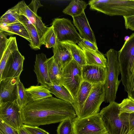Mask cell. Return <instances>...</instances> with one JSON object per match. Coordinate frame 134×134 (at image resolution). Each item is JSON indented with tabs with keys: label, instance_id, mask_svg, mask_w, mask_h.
I'll return each mask as SVG.
<instances>
[{
	"label": "cell",
	"instance_id": "d6986e66",
	"mask_svg": "<svg viewBox=\"0 0 134 134\" xmlns=\"http://www.w3.org/2000/svg\"><path fill=\"white\" fill-rule=\"evenodd\" d=\"M47 63L51 82L62 86V69L56 63L53 56L47 59Z\"/></svg>",
	"mask_w": 134,
	"mask_h": 134
},
{
	"label": "cell",
	"instance_id": "1f68e13d",
	"mask_svg": "<svg viewBox=\"0 0 134 134\" xmlns=\"http://www.w3.org/2000/svg\"><path fill=\"white\" fill-rule=\"evenodd\" d=\"M72 120L69 119L61 122L57 127V134H71L73 131Z\"/></svg>",
	"mask_w": 134,
	"mask_h": 134
},
{
	"label": "cell",
	"instance_id": "603a6c76",
	"mask_svg": "<svg viewBox=\"0 0 134 134\" xmlns=\"http://www.w3.org/2000/svg\"><path fill=\"white\" fill-rule=\"evenodd\" d=\"M69 50L73 59L81 67L87 64L83 50L76 44L71 42H61Z\"/></svg>",
	"mask_w": 134,
	"mask_h": 134
},
{
	"label": "cell",
	"instance_id": "f546056e",
	"mask_svg": "<svg viewBox=\"0 0 134 134\" xmlns=\"http://www.w3.org/2000/svg\"><path fill=\"white\" fill-rule=\"evenodd\" d=\"M14 7L20 15L25 16L31 22L35 20L37 15V13L33 12L30 9L24 1L19 2Z\"/></svg>",
	"mask_w": 134,
	"mask_h": 134
},
{
	"label": "cell",
	"instance_id": "4fadbf2b",
	"mask_svg": "<svg viewBox=\"0 0 134 134\" xmlns=\"http://www.w3.org/2000/svg\"><path fill=\"white\" fill-rule=\"evenodd\" d=\"M47 59L43 53L36 54L34 70L36 75L37 82L47 88L52 84L48 74Z\"/></svg>",
	"mask_w": 134,
	"mask_h": 134
},
{
	"label": "cell",
	"instance_id": "5b68a950",
	"mask_svg": "<svg viewBox=\"0 0 134 134\" xmlns=\"http://www.w3.org/2000/svg\"><path fill=\"white\" fill-rule=\"evenodd\" d=\"M83 81L82 67L73 59L62 69V85L69 91L75 102L77 93Z\"/></svg>",
	"mask_w": 134,
	"mask_h": 134
},
{
	"label": "cell",
	"instance_id": "7c38bea8",
	"mask_svg": "<svg viewBox=\"0 0 134 134\" xmlns=\"http://www.w3.org/2000/svg\"><path fill=\"white\" fill-rule=\"evenodd\" d=\"M83 81L92 85L99 83L105 84L106 77V68L86 65L82 67Z\"/></svg>",
	"mask_w": 134,
	"mask_h": 134
},
{
	"label": "cell",
	"instance_id": "ffe728a7",
	"mask_svg": "<svg viewBox=\"0 0 134 134\" xmlns=\"http://www.w3.org/2000/svg\"><path fill=\"white\" fill-rule=\"evenodd\" d=\"M47 88L51 93L57 97L71 104L74 110L75 107V100L66 88L61 85L52 83Z\"/></svg>",
	"mask_w": 134,
	"mask_h": 134
},
{
	"label": "cell",
	"instance_id": "2e32d148",
	"mask_svg": "<svg viewBox=\"0 0 134 134\" xmlns=\"http://www.w3.org/2000/svg\"><path fill=\"white\" fill-rule=\"evenodd\" d=\"M53 52L54 60L62 69L73 59L68 49L57 40L56 44L53 47Z\"/></svg>",
	"mask_w": 134,
	"mask_h": 134
},
{
	"label": "cell",
	"instance_id": "836d02e7",
	"mask_svg": "<svg viewBox=\"0 0 134 134\" xmlns=\"http://www.w3.org/2000/svg\"><path fill=\"white\" fill-rule=\"evenodd\" d=\"M120 118L123 124L129 129V131L134 128V113H120Z\"/></svg>",
	"mask_w": 134,
	"mask_h": 134
},
{
	"label": "cell",
	"instance_id": "6da1fadb",
	"mask_svg": "<svg viewBox=\"0 0 134 134\" xmlns=\"http://www.w3.org/2000/svg\"><path fill=\"white\" fill-rule=\"evenodd\" d=\"M21 113L23 124L36 126L77 117L71 104L52 96L29 103Z\"/></svg>",
	"mask_w": 134,
	"mask_h": 134
},
{
	"label": "cell",
	"instance_id": "4316f807",
	"mask_svg": "<svg viewBox=\"0 0 134 134\" xmlns=\"http://www.w3.org/2000/svg\"><path fill=\"white\" fill-rule=\"evenodd\" d=\"M26 90L30 94L33 101L40 100L52 96L49 90L42 85L32 86L26 88Z\"/></svg>",
	"mask_w": 134,
	"mask_h": 134
},
{
	"label": "cell",
	"instance_id": "d590c367",
	"mask_svg": "<svg viewBox=\"0 0 134 134\" xmlns=\"http://www.w3.org/2000/svg\"><path fill=\"white\" fill-rule=\"evenodd\" d=\"M77 44L78 46L83 50L88 49L97 52H100L98 49L97 45L85 39H82Z\"/></svg>",
	"mask_w": 134,
	"mask_h": 134
},
{
	"label": "cell",
	"instance_id": "7a4b0ae2",
	"mask_svg": "<svg viewBox=\"0 0 134 134\" xmlns=\"http://www.w3.org/2000/svg\"><path fill=\"white\" fill-rule=\"evenodd\" d=\"M105 55L107 58V64L106 77L104 84V102L110 103L115 101L121 82V80L118 79V76L120 72L118 51L110 49Z\"/></svg>",
	"mask_w": 134,
	"mask_h": 134
},
{
	"label": "cell",
	"instance_id": "ba28073f",
	"mask_svg": "<svg viewBox=\"0 0 134 134\" xmlns=\"http://www.w3.org/2000/svg\"><path fill=\"white\" fill-rule=\"evenodd\" d=\"M52 24L57 40L59 42H71L76 44L82 39L71 21L67 19L55 18Z\"/></svg>",
	"mask_w": 134,
	"mask_h": 134
},
{
	"label": "cell",
	"instance_id": "b9f144b4",
	"mask_svg": "<svg viewBox=\"0 0 134 134\" xmlns=\"http://www.w3.org/2000/svg\"><path fill=\"white\" fill-rule=\"evenodd\" d=\"M19 134H30L22 127L18 130Z\"/></svg>",
	"mask_w": 134,
	"mask_h": 134
},
{
	"label": "cell",
	"instance_id": "f35d334b",
	"mask_svg": "<svg viewBox=\"0 0 134 134\" xmlns=\"http://www.w3.org/2000/svg\"><path fill=\"white\" fill-rule=\"evenodd\" d=\"M22 127L30 134H50L47 132L39 128L38 126L23 124Z\"/></svg>",
	"mask_w": 134,
	"mask_h": 134
},
{
	"label": "cell",
	"instance_id": "60d3db41",
	"mask_svg": "<svg viewBox=\"0 0 134 134\" xmlns=\"http://www.w3.org/2000/svg\"><path fill=\"white\" fill-rule=\"evenodd\" d=\"M28 6L33 12L36 13L38 8L43 6L40 1L36 0L32 1L30 3Z\"/></svg>",
	"mask_w": 134,
	"mask_h": 134
},
{
	"label": "cell",
	"instance_id": "3957f363",
	"mask_svg": "<svg viewBox=\"0 0 134 134\" xmlns=\"http://www.w3.org/2000/svg\"><path fill=\"white\" fill-rule=\"evenodd\" d=\"M88 4L91 10L110 16L134 15V0H91Z\"/></svg>",
	"mask_w": 134,
	"mask_h": 134
},
{
	"label": "cell",
	"instance_id": "8fae6325",
	"mask_svg": "<svg viewBox=\"0 0 134 134\" xmlns=\"http://www.w3.org/2000/svg\"><path fill=\"white\" fill-rule=\"evenodd\" d=\"M25 58L18 49L14 51L9 57L7 62L0 81L7 78H20L23 70V65Z\"/></svg>",
	"mask_w": 134,
	"mask_h": 134
},
{
	"label": "cell",
	"instance_id": "74e56055",
	"mask_svg": "<svg viewBox=\"0 0 134 134\" xmlns=\"http://www.w3.org/2000/svg\"><path fill=\"white\" fill-rule=\"evenodd\" d=\"M10 34L0 30V59L2 56L7 45L8 35Z\"/></svg>",
	"mask_w": 134,
	"mask_h": 134
},
{
	"label": "cell",
	"instance_id": "ab89813d",
	"mask_svg": "<svg viewBox=\"0 0 134 134\" xmlns=\"http://www.w3.org/2000/svg\"><path fill=\"white\" fill-rule=\"evenodd\" d=\"M125 28L134 31V15L129 16H123Z\"/></svg>",
	"mask_w": 134,
	"mask_h": 134
},
{
	"label": "cell",
	"instance_id": "4dcf8cb0",
	"mask_svg": "<svg viewBox=\"0 0 134 134\" xmlns=\"http://www.w3.org/2000/svg\"><path fill=\"white\" fill-rule=\"evenodd\" d=\"M127 81L125 90L127 92L128 97L134 100V72L132 68L129 67L127 75Z\"/></svg>",
	"mask_w": 134,
	"mask_h": 134
},
{
	"label": "cell",
	"instance_id": "7bdbcfd3",
	"mask_svg": "<svg viewBox=\"0 0 134 134\" xmlns=\"http://www.w3.org/2000/svg\"><path fill=\"white\" fill-rule=\"evenodd\" d=\"M127 134H134V128L129 131Z\"/></svg>",
	"mask_w": 134,
	"mask_h": 134
},
{
	"label": "cell",
	"instance_id": "9c48e42d",
	"mask_svg": "<svg viewBox=\"0 0 134 134\" xmlns=\"http://www.w3.org/2000/svg\"><path fill=\"white\" fill-rule=\"evenodd\" d=\"M125 42L118 51L121 80L124 87L127 81L129 67L132 68L134 62V33L124 37Z\"/></svg>",
	"mask_w": 134,
	"mask_h": 134
},
{
	"label": "cell",
	"instance_id": "ee69618b",
	"mask_svg": "<svg viewBox=\"0 0 134 134\" xmlns=\"http://www.w3.org/2000/svg\"><path fill=\"white\" fill-rule=\"evenodd\" d=\"M132 69L133 70V71L134 72V62L133 63V65L132 67Z\"/></svg>",
	"mask_w": 134,
	"mask_h": 134
},
{
	"label": "cell",
	"instance_id": "d4e9b609",
	"mask_svg": "<svg viewBox=\"0 0 134 134\" xmlns=\"http://www.w3.org/2000/svg\"><path fill=\"white\" fill-rule=\"evenodd\" d=\"M87 4L84 1L79 0L71 1L69 5L63 10L65 14L71 16L72 17L81 15L86 8Z\"/></svg>",
	"mask_w": 134,
	"mask_h": 134
},
{
	"label": "cell",
	"instance_id": "30bf717a",
	"mask_svg": "<svg viewBox=\"0 0 134 134\" xmlns=\"http://www.w3.org/2000/svg\"><path fill=\"white\" fill-rule=\"evenodd\" d=\"M21 111L16 100L0 104V119L8 125L18 130L23 124Z\"/></svg>",
	"mask_w": 134,
	"mask_h": 134
},
{
	"label": "cell",
	"instance_id": "484cf974",
	"mask_svg": "<svg viewBox=\"0 0 134 134\" xmlns=\"http://www.w3.org/2000/svg\"><path fill=\"white\" fill-rule=\"evenodd\" d=\"M16 95V102L21 110L28 103L33 101L30 94L20 81V78L18 80Z\"/></svg>",
	"mask_w": 134,
	"mask_h": 134
},
{
	"label": "cell",
	"instance_id": "d6a6232c",
	"mask_svg": "<svg viewBox=\"0 0 134 134\" xmlns=\"http://www.w3.org/2000/svg\"><path fill=\"white\" fill-rule=\"evenodd\" d=\"M119 108L120 113H134V100L128 97L124 99L119 104Z\"/></svg>",
	"mask_w": 134,
	"mask_h": 134
},
{
	"label": "cell",
	"instance_id": "83f0119b",
	"mask_svg": "<svg viewBox=\"0 0 134 134\" xmlns=\"http://www.w3.org/2000/svg\"><path fill=\"white\" fill-rule=\"evenodd\" d=\"M57 41V37L52 26L48 27L45 33L40 39L41 45H44L47 48L53 47Z\"/></svg>",
	"mask_w": 134,
	"mask_h": 134
},
{
	"label": "cell",
	"instance_id": "f6af8a7d",
	"mask_svg": "<svg viewBox=\"0 0 134 134\" xmlns=\"http://www.w3.org/2000/svg\"><path fill=\"white\" fill-rule=\"evenodd\" d=\"M71 134H74V132L73 131L72 132V133H71Z\"/></svg>",
	"mask_w": 134,
	"mask_h": 134
},
{
	"label": "cell",
	"instance_id": "44dd1931",
	"mask_svg": "<svg viewBox=\"0 0 134 134\" xmlns=\"http://www.w3.org/2000/svg\"><path fill=\"white\" fill-rule=\"evenodd\" d=\"M83 50L87 65L106 68L107 60L101 52H97L88 49H84Z\"/></svg>",
	"mask_w": 134,
	"mask_h": 134
},
{
	"label": "cell",
	"instance_id": "e575fe53",
	"mask_svg": "<svg viewBox=\"0 0 134 134\" xmlns=\"http://www.w3.org/2000/svg\"><path fill=\"white\" fill-rule=\"evenodd\" d=\"M32 24L36 28L40 40L45 33L48 27L43 23L41 17L37 15L34 21Z\"/></svg>",
	"mask_w": 134,
	"mask_h": 134
},
{
	"label": "cell",
	"instance_id": "8992f818",
	"mask_svg": "<svg viewBox=\"0 0 134 134\" xmlns=\"http://www.w3.org/2000/svg\"><path fill=\"white\" fill-rule=\"evenodd\" d=\"M104 84L99 83L92 85L91 92L85 102L78 117L82 119L89 117L98 113L100 106L105 101Z\"/></svg>",
	"mask_w": 134,
	"mask_h": 134
},
{
	"label": "cell",
	"instance_id": "f1b7e54d",
	"mask_svg": "<svg viewBox=\"0 0 134 134\" xmlns=\"http://www.w3.org/2000/svg\"><path fill=\"white\" fill-rule=\"evenodd\" d=\"M20 16L13 7L8 10L1 16L0 18V25L19 22Z\"/></svg>",
	"mask_w": 134,
	"mask_h": 134
},
{
	"label": "cell",
	"instance_id": "ac0fdd59",
	"mask_svg": "<svg viewBox=\"0 0 134 134\" xmlns=\"http://www.w3.org/2000/svg\"><path fill=\"white\" fill-rule=\"evenodd\" d=\"M19 21L24 25L28 33L31 40L29 44L30 47L35 50L40 49L41 46L40 40L35 26L23 15H20Z\"/></svg>",
	"mask_w": 134,
	"mask_h": 134
},
{
	"label": "cell",
	"instance_id": "7402d4cb",
	"mask_svg": "<svg viewBox=\"0 0 134 134\" xmlns=\"http://www.w3.org/2000/svg\"><path fill=\"white\" fill-rule=\"evenodd\" d=\"M0 30L10 34L18 35L27 40L30 43L31 42V38L26 29L20 22L0 25Z\"/></svg>",
	"mask_w": 134,
	"mask_h": 134
},
{
	"label": "cell",
	"instance_id": "e0dca14e",
	"mask_svg": "<svg viewBox=\"0 0 134 134\" xmlns=\"http://www.w3.org/2000/svg\"><path fill=\"white\" fill-rule=\"evenodd\" d=\"M92 85L86 81L82 82L77 93L75 100L74 109L77 117L80 115L83 104L91 92Z\"/></svg>",
	"mask_w": 134,
	"mask_h": 134
},
{
	"label": "cell",
	"instance_id": "277c9868",
	"mask_svg": "<svg viewBox=\"0 0 134 134\" xmlns=\"http://www.w3.org/2000/svg\"><path fill=\"white\" fill-rule=\"evenodd\" d=\"M119 104L110 103L99 113L108 134H127L129 129L123 124L119 116Z\"/></svg>",
	"mask_w": 134,
	"mask_h": 134
},
{
	"label": "cell",
	"instance_id": "8d00e7d4",
	"mask_svg": "<svg viewBox=\"0 0 134 134\" xmlns=\"http://www.w3.org/2000/svg\"><path fill=\"white\" fill-rule=\"evenodd\" d=\"M0 134H19L18 130L11 127L0 119Z\"/></svg>",
	"mask_w": 134,
	"mask_h": 134
},
{
	"label": "cell",
	"instance_id": "9a60e30c",
	"mask_svg": "<svg viewBox=\"0 0 134 134\" xmlns=\"http://www.w3.org/2000/svg\"><path fill=\"white\" fill-rule=\"evenodd\" d=\"M73 23L82 39L87 40L97 45L94 32L88 23L84 12L80 15L72 17Z\"/></svg>",
	"mask_w": 134,
	"mask_h": 134
},
{
	"label": "cell",
	"instance_id": "cb8c5ba5",
	"mask_svg": "<svg viewBox=\"0 0 134 134\" xmlns=\"http://www.w3.org/2000/svg\"><path fill=\"white\" fill-rule=\"evenodd\" d=\"M15 37L8 38L7 45L0 61V78L1 77L7 60L11 54L18 50Z\"/></svg>",
	"mask_w": 134,
	"mask_h": 134
},
{
	"label": "cell",
	"instance_id": "5bb4252c",
	"mask_svg": "<svg viewBox=\"0 0 134 134\" xmlns=\"http://www.w3.org/2000/svg\"><path fill=\"white\" fill-rule=\"evenodd\" d=\"M18 78H9L0 81V104L16 100Z\"/></svg>",
	"mask_w": 134,
	"mask_h": 134
},
{
	"label": "cell",
	"instance_id": "52a82bcc",
	"mask_svg": "<svg viewBox=\"0 0 134 134\" xmlns=\"http://www.w3.org/2000/svg\"><path fill=\"white\" fill-rule=\"evenodd\" d=\"M74 134H108L99 113L82 119L72 120Z\"/></svg>",
	"mask_w": 134,
	"mask_h": 134
}]
</instances>
